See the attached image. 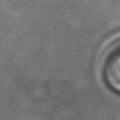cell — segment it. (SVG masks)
<instances>
[{
  "label": "cell",
  "instance_id": "6da1fadb",
  "mask_svg": "<svg viewBox=\"0 0 120 120\" xmlns=\"http://www.w3.org/2000/svg\"><path fill=\"white\" fill-rule=\"evenodd\" d=\"M102 72L107 85L120 93V36L109 45L103 57Z\"/></svg>",
  "mask_w": 120,
  "mask_h": 120
}]
</instances>
